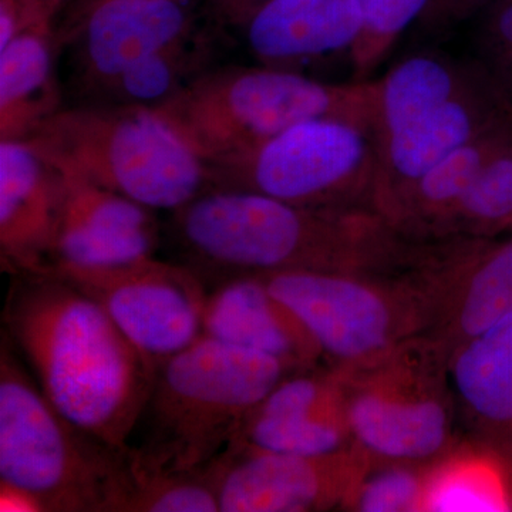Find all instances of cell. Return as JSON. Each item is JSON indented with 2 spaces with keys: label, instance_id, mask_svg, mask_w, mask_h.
I'll list each match as a JSON object with an SVG mask.
<instances>
[{
  "label": "cell",
  "instance_id": "836d02e7",
  "mask_svg": "<svg viewBox=\"0 0 512 512\" xmlns=\"http://www.w3.org/2000/svg\"><path fill=\"white\" fill-rule=\"evenodd\" d=\"M69 2H72V0H69Z\"/></svg>",
  "mask_w": 512,
  "mask_h": 512
},
{
  "label": "cell",
  "instance_id": "7c38bea8",
  "mask_svg": "<svg viewBox=\"0 0 512 512\" xmlns=\"http://www.w3.org/2000/svg\"><path fill=\"white\" fill-rule=\"evenodd\" d=\"M57 45L74 46L80 86L100 90L134 63L195 29L183 0H72Z\"/></svg>",
  "mask_w": 512,
  "mask_h": 512
},
{
  "label": "cell",
  "instance_id": "83f0119b",
  "mask_svg": "<svg viewBox=\"0 0 512 512\" xmlns=\"http://www.w3.org/2000/svg\"><path fill=\"white\" fill-rule=\"evenodd\" d=\"M431 0H357L362 30L350 52L353 80L365 82L392 52L413 23H419Z\"/></svg>",
  "mask_w": 512,
  "mask_h": 512
},
{
  "label": "cell",
  "instance_id": "603a6c76",
  "mask_svg": "<svg viewBox=\"0 0 512 512\" xmlns=\"http://www.w3.org/2000/svg\"><path fill=\"white\" fill-rule=\"evenodd\" d=\"M423 511H512V470L473 441H458L433 461Z\"/></svg>",
  "mask_w": 512,
  "mask_h": 512
},
{
  "label": "cell",
  "instance_id": "4fadbf2b",
  "mask_svg": "<svg viewBox=\"0 0 512 512\" xmlns=\"http://www.w3.org/2000/svg\"><path fill=\"white\" fill-rule=\"evenodd\" d=\"M427 262L439 286L431 335L448 349L512 313V237H451L427 241Z\"/></svg>",
  "mask_w": 512,
  "mask_h": 512
},
{
  "label": "cell",
  "instance_id": "5bb4252c",
  "mask_svg": "<svg viewBox=\"0 0 512 512\" xmlns=\"http://www.w3.org/2000/svg\"><path fill=\"white\" fill-rule=\"evenodd\" d=\"M229 446L296 456L356 446L335 370L315 367L285 377L245 416Z\"/></svg>",
  "mask_w": 512,
  "mask_h": 512
},
{
  "label": "cell",
  "instance_id": "5b68a950",
  "mask_svg": "<svg viewBox=\"0 0 512 512\" xmlns=\"http://www.w3.org/2000/svg\"><path fill=\"white\" fill-rule=\"evenodd\" d=\"M23 140L59 170L148 210L177 211L214 188L210 165L153 107L111 104L60 109Z\"/></svg>",
  "mask_w": 512,
  "mask_h": 512
},
{
  "label": "cell",
  "instance_id": "52a82bcc",
  "mask_svg": "<svg viewBox=\"0 0 512 512\" xmlns=\"http://www.w3.org/2000/svg\"><path fill=\"white\" fill-rule=\"evenodd\" d=\"M450 349L426 333L360 365L332 367L357 447L370 457L433 463L458 443Z\"/></svg>",
  "mask_w": 512,
  "mask_h": 512
},
{
  "label": "cell",
  "instance_id": "8fae6325",
  "mask_svg": "<svg viewBox=\"0 0 512 512\" xmlns=\"http://www.w3.org/2000/svg\"><path fill=\"white\" fill-rule=\"evenodd\" d=\"M370 458L357 446L323 456L229 446L204 473L221 512L342 510Z\"/></svg>",
  "mask_w": 512,
  "mask_h": 512
},
{
  "label": "cell",
  "instance_id": "9c48e42d",
  "mask_svg": "<svg viewBox=\"0 0 512 512\" xmlns=\"http://www.w3.org/2000/svg\"><path fill=\"white\" fill-rule=\"evenodd\" d=\"M211 171L214 188L256 192L311 210L377 212L375 138L345 121L296 124Z\"/></svg>",
  "mask_w": 512,
  "mask_h": 512
},
{
  "label": "cell",
  "instance_id": "484cf974",
  "mask_svg": "<svg viewBox=\"0 0 512 512\" xmlns=\"http://www.w3.org/2000/svg\"><path fill=\"white\" fill-rule=\"evenodd\" d=\"M431 463H403L370 458L342 511H423Z\"/></svg>",
  "mask_w": 512,
  "mask_h": 512
},
{
  "label": "cell",
  "instance_id": "6da1fadb",
  "mask_svg": "<svg viewBox=\"0 0 512 512\" xmlns=\"http://www.w3.org/2000/svg\"><path fill=\"white\" fill-rule=\"evenodd\" d=\"M18 276L3 312L10 342L57 412L106 446L127 451L156 369L76 286L53 272Z\"/></svg>",
  "mask_w": 512,
  "mask_h": 512
},
{
  "label": "cell",
  "instance_id": "ffe728a7",
  "mask_svg": "<svg viewBox=\"0 0 512 512\" xmlns=\"http://www.w3.org/2000/svg\"><path fill=\"white\" fill-rule=\"evenodd\" d=\"M487 130L490 119L478 80L453 99L375 141L379 156L376 211L396 192Z\"/></svg>",
  "mask_w": 512,
  "mask_h": 512
},
{
  "label": "cell",
  "instance_id": "ac0fdd59",
  "mask_svg": "<svg viewBox=\"0 0 512 512\" xmlns=\"http://www.w3.org/2000/svg\"><path fill=\"white\" fill-rule=\"evenodd\" d=\"M457 424L512 470V313L450 349Z\"/></svg>",
  "mask_w": 512,
  "mask_h": 512
},
{
  "label": "cell",
  "instance_id": "4316f807",
  "mask_svg": "<svg viewBox=\"0 0 512 512\" xmlns=\"http://www.w3.org/2000/svg\"><path fill=\"white\" fill-rule=\"evenodd\" d=\"M512 224V154L501 150L458 205L446 237L491 238Z\"/></svg>",
  "mask_w": 512,
  "mask_h": 512
},
{
  "label": "cell",
  "instance_id": "277c9868",
  "mask_svg": "<svg viewBox=\"0 0 512 512\" xmlns=\"http://www.w3.org/2000/svg\"><path fill=\"white\" fill-rule=\"evenodd\" d=\"M281 360L202 335L157 367L143 446L131 448L143 466L201 473L227 450L242 420L285 377Z\"/></svg>",
  "mask_w": 512,
  "mask_h": 512
},
{
  "label": "cell",
  "instance_id": "44dd1931",
  "mask_svg": "<svg viewBox=\"0 0 512 512\" xmlns=\"http://www.w3.org/2000/svg\"><path fill=\"white\" fill-rule=\"evenodd\" d=\"M501 150L500 138L491 133V128L484 131L396 192L380 207L379 214L404 238L443 239L478 174Z\"/></svg>",
  "mask_w": 512,
  "mask_h": 512
},
{
  "label": "cell",
  "instance_id": "d4e9b609",
  "mask_svg": "<svg viewBox=\"0 0 512 512\" xmlns=\"http://www.w3.org/2000/svg\"><path fill=\"white\" fill-rule=\"evenodd\" d=\"M128 493L124 512H218L217 493L201 473L151 470L127 451Z\"/></svg>",
  "mask_w": 512,
  "mask_h": 512
},
{
  "label": "cell",
  "instance_id": "f546056e",
  "mask_svg": "<svg viewBox=\"0 0 512 512\" xmlns=\"http://www.w3.org/2000/svg\"><path fill=\"white\" fill-rule=\"evenodd\" d=\"M493 8L483 22L481 46L494 47L512 59V0H493Z\"/></svg>",
  "mask_w": 512,
  "mask_h": 512
},
{
  "label": "cell",
  "instance_id": "7a4b0ae2",
  "mask_svg": "<svg viewBox=\"0 0 512 512\" xmlns=\"http://www.w3.org/2000/svg\"><path fill=\"white\" fill-rule=\"evenodd\" d=\"M188 254L228 278L285 271L403 274L413 242L375 211L298 207L256 192L211 188L174 211Z\"/></svg>",
  "mask_w": 512,
  "mask_h": 512
},
{
  "label": "cell",
  "instance_id": "e0dca14e",
  "mask_svg": "<svg viewBox=\"0 0 512 512\" xmlns=\"http://www.w3.org/2000/svg\"><path fill=\"white\" fill-rule=\"evenodd\" d=\"M202 330L208 338L275 357L293 372L325 362L311 332L259 275L232 276L208 293Z\"/></svg>",
  "mask_w": 512,
  "mask_h": 512
},
{
  "label": "cell",
  "instance_id": "4dcf8cb0",
  "mask_svg": "<svg viewBox=\"0 0 512 512\" xmlns=\"http://www.w3.org/2000/svg\"><path fill=\"white\" fill-rule=\"evenodd\" d=\"M269 0H208L210 18L217 26L239 28Z\"/></svg>",
  "mask_w": 512,
  "mask_h": 512
},
{
  "label": "cell",
  "instance_id": "d6a6232c",
  "mask_svg": "<svg viewBox=\"0 0 512 512\" xmlns=\"http://www.w3.org/2000/svg\"><path fill=\"white\" fill-rule=\"evenodd\" d=\"M22 2L28 13L30 29H53V20L63 8L64 3L69 0H22Z\"/></svg>",
  "mask_w": 512,
  "mask_h": 512
},
{
  "label": "cell",
  "instance_id": "8992f818",
  "mask_svg": "<svg viewBox=\"0 0 512 512\" xmlns=\"http://www.w3.org/2000/svg\"><path fill=\"white\" fill-rule=\"evenodd\" d=\"M127 451L106 446L57 412L10 342L2 343L0 481L35 494L46 512H124Z\"/></svg>",
  "mask_w": 512,
  "mask_h": 512
},
{
  "label": "cell",
  "instance_id": "3957f363",
  "mask_svg": "<svg viewBox=\"0 0 512 512\" xmlns=\"http://www.w3.org/2000/svg\"><path fill=\"white\" fill-rule=\"evenodd\" d=\"M153 109L211 167L305 121H345L373 136L377 80L325 83L293 70L231 67L200 74Z\"/></svg>",
  "mask_w": 512,
  "mask_h": 512
},
{
  "label": "cell",
  "instance_id": "30bf717a",
  "mask_svg": "<svg viewBox=\"0 0 512 512\" xmlns=\"http://www.w3.org/2000/svg\"><path fill=\"white\" fill-rule=\"evenodd\" d=\"M52 272L99 303L156 370L204 335L208 293L184 266L150 255L99 268L56 264Z\"/></svg>",
  "mask_w": 512,
  "mask_h": 512
},
{
  "label": "cell",
  "instance_id": "ba28073f",
  "mask_svg": "<svg viewBox=\"0 0 512 512\" xmlns=\"http://www.w3.org/2000/svg\"><path fill=\"white\" fill-rule=\"evenodd\" d=\"M311 332L326 366L350 367L433 332L439 286L426 269L404 274L285 271L259 275Z\"/></svg>",
  "mask_w": 512,
  "mask_h": 512
},
{
  "label": "cell",
  "instance_id": "f1b7e54d",
  "mask_svg": "<svg viewBox=\"0 0 512 512\" xmlns=\"http://www.w3.org/2000/svg\"><path fill=\"white\" fill-rule=\"evenodd\" d=\"M491 2L493 0H431L419 25L427 32H450L473 18Z\"/></svg>",
  "mask_w": 512,
  "mask_h": 512
},
{
  "label": "cell",
  "instance_id": "7402d4cb",
  "mask_svg": "<svg viewBox=\"0 0 512 512\" xmlns=\"http://www.w3.org/2000/svg\"><path fill=\"white\" fill-rule=\"evenodd\" d=\"M53 29L32 28L0 49V138L23 140L59 109Z\"/></svg>",
  "mask_w": 512,
  "mask_h": 512
},
{
  "label": "cell",
  "instance_id": "2e32d148",
  "mask_svg": "<svg viewBox=\"0 0 512 512\" xmlns=\"http://www.w3.org/2000/svg\"><path fill=\"white\" fill-rule=\"evenodd\" d=\"M59 173L63 191L55 265L99 268L153 255V210L69 171Z\"/></svg>",
  "mask_w": 512,
  "mask_h": 512
},
{
  "label": "cell",
  "instance_id": "cb8c5ba5",
  "mask_svg": "<svg viewBox=\"0 0 512 512\" xmlns=\"http://www.w3.org/2000/svg\"><path fill=\"white\" fill-rule=\"evenodd\" d=\"M210 42L211 36L194 29L177 42L134 63L96 93L109 97L113 104L156 107L204 73V63L211 52Z\"/></svg>",
  "mask_w": 512,
  "mask_h": 512
},
{
  "label": "cell",
  "instance_id": "9a60e30c",
  "mask_svg": "<svg viewBox=\"0 0 512 512\" xmlns=\"http://www.w3.org/2000/svg\"><path fill=\"white\" fill-rule=\"evenodd\" d=\"M62 175L28 140L0 141V251L16 275L50 274Z\"/></svg>",
  "mask_w": 512,
  "mask_h": 512
},
{
  "label": "cell",
  "instance_id": "1f68e13d",
  "mask_svg": "<svg viewBox=\"0 0 512 512\" xmlns=\"http://www.w3.org/2000/svg\"><path fill=\"white\" fill-rule=\"evenodd\" d=\"M0 511L2 512H46L45 505L35 494L0 481Z\"/></svg>",
  "mask_w": 512,
  "mask_h": 512
},
{
  "label": "cell",
  "instance_id": "d6986e66",
  "mask_svg": "<svg viewBox=\"0 0 512 512\" xmlns=\"http://www.w3.org/2000/svg\"><path fill=\"white\" fill-rule=\"evenodd\" d=\"M239 28L264 66L292 70L342 50L350 55L362 15L357 0H269Z\"/></svg>",
  "mask_w": 512,
  "mask_h": 512
}]
</instances>
